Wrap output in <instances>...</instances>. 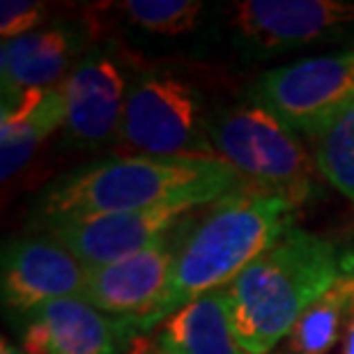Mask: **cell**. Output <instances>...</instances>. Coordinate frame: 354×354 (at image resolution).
I'll list each match as a JSON object with an SVG mask.
<instances>
[{"mask_svg":"<svg viewBox=\"0 0 354 354\" xmlns=\"http://www.w3.org/2000/svg\"><path fill=\"white\" fill-rule=\"evenodd\" d=\"M48 24V5L37 0H3L0 3V35L3 41L24 37Z\"/></svg>","mask_w":354,"mask_h":354,"instance_id":"d6986e66","label":"cell"},{"mask_svg":"<svg viewBox=\"0 0 354 354\" xmlns=\"http://www.w3.org/2000/svg\"><path fill=\"white\" fill-rule=\"evenodd\" d=\"M216 28L246 62L315 46L354 48V3L348 0H232Z\"/></svg>","mask_w":354,"mask_h":354,"instance_id":"8992f818","label":"cell"},{"mask_svg":"<svg viewBox=\"0 0 354 354\" xmlns=\"http://www.w3.org/2000/svg\"><path fill=\"white\" fill-rule=\"evenodd\" d=\"M95 26L79 19H55L24 37L3 41V99L35 88H60L95 41Z\"/></svg>","mask_w":354,"mask_h":354,"instance_id":"7c38bea8","label":"cell"},{"mask_svg":"<svg viewBox=\"0 0 354 354\" xmlns=\"http://www.w3.org/2000/svg\"><path fill=\"white\" fill-rule=\"evenodd\" d=\"M157 345L161 354H249L237 338L225 288L175 310L159 327Z\"/></svg>","mask_w":354,"mask_h":354,"instance_id":"9a60e30c","label":"cell"},{"mask_svg":"<svg viewBox=\"0 0 354 354\" xmlns=\"http://www.w3.org/2000/svg\"><path fill=\"white\" fill-rule=\"evenodd\" d=\"M143 67L118 41H97L62 86L65 136L72 145L99 150L115 145L131 81Z\"/></svg>","mask_w":354,"mask_h":354,"instance_id":"ba28073f","label":"cell"},{"mask_svg":"<svg viewBox=\"0 0 354 354\" xmlns=\"http://www.w3.org/2000/svg\"><path fill=\"white\" fill-rule=\"evenodd\" d=\"M194 207L173 205L129 214L67 216L39 221V232L79 258L86 267L111 265L150 249L180 225Z\"/></svg>","mask_w":354,"mask_h":354,"instance_id":"9c48e42d","label":"cell"},{"mask_svg":"<svg viewBox=\"0 0 354 354\" xmlns=\"http://www.w3.org/2000/svg\"><path fill=\"white\" fill-rule=\"evenodd\" d=\"M341 269H343V276H348V279L354 281V242L348 251L341 253Z\"/></svg>","mask_w":354,"mask_h":354,"instance_id":"44dd1931","label":"cell"},{"mask_svg":"<svg viewBox=\"0 0 354 354\" xmlns=\"http://www.w3.org/2000/svg\"><path fill=\"white\" fill-rule=\"evenodd\" d=\"M216 106L187 69L143 67L131 81L113 150L118 157L218 161L209 143Z\"/></svg>","mask_w":354,"mask_h":354,"instance_id":"277c9868","label":"cell"},{"mask_svg":"<svg viewBox=\"0 0 354 354\" xmlns=\"http://www.w3.org/2000/svg\"><path fill=\"white\" fill-rule=\"evenodd\" d=\"M138 334L86 299H58L21 317L19 338L26 354H124Z\"/></svg>","mask_w":354,"mask_h":354,"instance_id":"4fadbf2b","label":"cell"},{"mask_svg":"<svg viewBox=\"0 0 354 354\" xmlns=\"http://www.w3.org/2000/svg\"><path fill=\"white\" fill-rule=\"evenodd\" d=\"M209 143L249 191L286 198L297 207L313 196L322 177L299 133L249 99L216 106Z\"/></svg>","mask_w":354,"mask_h":354,"instance_id":"5b68a950","label":"cell"},{"mask_svg":"<svg viewBox=\"0 0 354 354\" xmlns=\"http://www.w3.org/2000/svg\"><path fill=\"white\" fill-rule=\"evenodd\" d=\"M354 295V281L343 276L334 288L304 310L290 334L279 345V354H329L341 345L345 315Z\"/></svg>","mask_w":354,"mask_h":354,"instance_id":"2e32d148","label":"cell"},{"mask_svg":"<svg viewBox=\"0 0 354 354\" xmlns=\"http://www.w3.org/2000/svg\"><path fill=\"white\" fill-rule=\"evenodd\" d=\"M0 354H26V352L17 348L14 343H10L7 338H3V341H0Z\"/></svg>","mask_w":354,"mask_h":354,"instance_id":"7402d4cb","label":"cell"},{"mask_svg":"<svg viewBox=\"0 0 354 354\" xmlns=\"http://www.w3.org/2000/svg\"><path fill=\"white\" fill-rule=\"evenodd\" d=\"M343 279L341 251L315 232L292 228L225 288L237 338L269 354L310 304Z\"/></svg>","mask_w":354,"mask_h":354,"instance_id":"3957f363","label":"cell"},{"mask_svg":"<svg viewBox=\"0 0 354 354\" xmlns=\"http://www.w3.org/2000/svg\"><path fill=\"white\" fill-rule=\"evenodd\" d=\"M177 228L136 256L88 267L86 299L104 313L129 322L136 334L152 329L171 288Z\"/></svg>","mask_w":354,"mask_h":354,"instance_id":"30bf717a","label":"cell"},{"mask_svg":"<svg viewBox=\"0 0 354 354\" xmlns=\"http://www.w3.org/2000/svg\"><path fill=\"white\" fill-rule=\"evenodd\" d=\"M297 205L258 191H237L194 212L175 232L171 288L152 327L198 297L228 288L267 249L295 228Z\"/></svg>","mask_w":354,"mask_h":354,"instance_id":"7a4b0ae2","label":"cell"},{"mask_svg":"<svg viewBox=\"0 0 354 354\" xmlns=\"http://www.w3.org/2000/svg\"><path fill=\"white\" fill-rule=\"evenodd\" d=\"M310 145L322 180L354 203V102L336 113Z\"/></svg>","mask_w":354,"mask_h":354,"instance_id":"ac0fdd59","label":"cell"},{"mask_svg":"<svg viewBox=\"0 0 354 354\" xmlns=\"http://www.w3.org/2000/svg\"><path fill=\"white\" fill-rule=\"evenodd\" d=\"M88 267L51 237H19L5 244L0 290L7 310L28 315L58 299L86 297Z\"/></svg>","mask_w":354,"mask_h":354,"instance_id":"8fae6325","label":"cell"},{"mask_svg":"<svg viewBox=\"0 0 354 354\" xmlns=\"http://www.w3.org/2000/svg\"><path fill=\"white\" fill-rule=\"evenodd\" d=\"M246 99L313 138L354 102V48L267 69L249 83Z\"/></svg>","mask_w":354,"mask_h":354,"instance_id":"52a82bcc","label":"cell"},{"mask_svg":"<svg viewBox=\"0 0 354 354\" xmlns=\"http://www.w3.org/2000/svg\"><path fill=\"white\" fill-rule=\"evenodd\" d=\"M0 175L12 180L44 138L65 124V97L60 88H35L3 99L0 115Z\"/></svg>","mask_w":354,"mask_h":354,"instance_id":"5bb4252c","label":"cell"},{"mask_svg":"<svg viewBox=\"0 0 354 354\" xmlns=\"http://www.w3.org/2000/svg\"><path fill=\"white\" fill-rule=\"evenodd\" d=\"M341 354H354V295L345 315V327L341 336Z\"/></svg>","mask_w":354,"mask_h":354,"instance_id":"ffe728a7","label":"cell"},{"mask_svg":"<svg viewBox=\"0 0 354 354\" xmlns=\"http://www.w3.org/2000/svg\"><path fill=\"white\" fill-rule=\"evenodd\" d=\"M113 12L131 30L157 39H180L194 35L205 17V3L198 0H124Z\"/></svg>","mask_w":354,"mask_h":354,"instance_id":"e0dca14e","label":"cell"},{"mask_svg":"<svg viewBox=\"0 0 354 354\" xmlns=\"http://www.w3.org/2000/svg\"><path fill=\"white\" fill-rule=\"evenodd\" d=\"M244 189V182L223 161L111 157L53 182L39 198L37 216L46 221L129 214L173 205L198 209Z\"/></svg>","mask_w":354,"mask_h":354,"instance_id":"6da1fadb","label":"cell"}]
</instances>
